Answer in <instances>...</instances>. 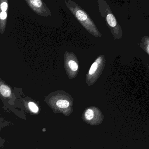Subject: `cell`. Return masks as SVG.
<instances>
[{
	"mask_svg": "<svg viewBox=\"0 0 149 149\" xmlns=\"http://www.w3.org/2000/svg\"><path fill=\"white\" fill-rule=\"evenodd\" d=\"M138 45L147 54L149 55V37L148 36H144L141 37L140 42Z\"/></svg>",
	"mask_w": 149,
	"mask_h": 149,
	"instance_id": "8992f818",
	"label": "cell"
},
{
	"mask_svg": "<svg viewBox=\"0 0 149 149\" xmlns=\"http://www.w3.org/2000/svg\"><path fill=\"white\" fill-rule=\"evenodd\" d=\"M56 104L59 108L64 109V108H68V107H69L70 103L67 100L61 99V100H58L56 102Z\"/></svg>",
	"mask_w": 149,
	"mask_h": 149,
	"instance_id": "52a82bcc",
	"label": "cell"
},
{
	"mask_svg": "<svg viewBox=\"0 0 149 149\" xmlns=\"http://www.w3.org/2000/svg\"><path fill=\"white\" fill-rule=\"evenodd\" d=\"M99 12L100 15L105 19L106 25L109 28L115 40L122 39L123 35L122 28L118 24L109 5L104 0H98Z\"/></svg>",
	"mask_w": 149,
	"mask_h": 149,
	"instance_id": "7a4b0ae2",
	"label": "cell"
},
{
	"mask_svg": "<svg viewBox=\"0 0 149 149\" xmlns=\"http://www.w3.org/2000/svg\"><path fill=\"white\" fill-rule=\"evenodd\" d=\"M106 64L105 56L99 55L94 62L86 75V83L88 86L94 84L100 77L104 71Z\"/></svg>",
	"mask_w": 149,
	"mask_h": 149,
	"instance_id": "3957f363",
	"label": "cell"
},
{
	"mask_svg": "<svg viewBox=\"0 0 149 149\" xmlns=\"http://www.w3.org/2000/svg\"><path fill=\"white\" fill-rule=\"evenodd\" d=\"M64 68L69 79H73L79 73V61L76 56L73 52L66 51L64 56Z\"/></svg>",
	"mask_w": 149,
	"mask_h": 149,
	"instance_id": "277c9868",
	"label": "cell"
},
{
	"mask_svg": "<svg viewBox=\"0 0 149 149\" xmlns=\"http://www.w3.org/2000/svg\"><path fill=\"white\" fill-rule=\"evenodd\" d=\"M85 116L87 120H91L94 117V112L93 111L90 109L87 110L85 112Z\"/></svg>",
	"mask_w": 149,
	"mask_h": 149,
	"instance_id": "9c48e42d",
	"label": "cell"
},
{
	"mask_svg": "<svg viewBox=\"0 0 149 149\" xmlns=\"http://www.w3.org/2000/svg\"><path fill=\"white\" fill-rule=\"evenodd\" d=\"M65 3L69 11L87 32L95 37H102V34L94 21L80 6L72 0H65Z\"/></svg>",
	"mask_w": 149,
	"mask_h": 149,
	"instance_id": "6da1fadb",
	"label": "cell"
},
{
	"mask_svg": "<svg viewBox=\"0 0 149 149\" xmlns=\"http://www.w3.org/2000/svg\"><path fill=\"white\" fill-rule=\"evenodd\" d=\"M29 107L31 111L34 113H37L39 111L38 106L33 102H29L28 104Z\"/></svg>",
	"mask_w": 149,
	"mask_h": 149,
	"instance_id": "ba28073f",
	"label": "cell"
},
{
	"mask_svg": "<svg viewBox=\"0 0 149 149\" xmlns=\"http://www.w3.org/2000/svg\"><path fill=\"white\" fill-rule=\"evenodd\" d=\"M7 18V13L6 12H0V20L5 21Z\"/></svg>",
	"mask_w": 149,
	"mask_h": 149,
	"instance_id": "8fae6325",
	"label": "cell"
},
{
	"mask_svg": "<svg viewBox=\"0 0 149 149\" xmlns=\"http://www.w3.org/2000/svg\"><path fill=\"white\" fill-rule=\"evenodd\" d=\"M26 2L34 12L42 16L51 15V13L45 3L40 0L27 1Z\"/></svg>",
	"mask_w": 149,
	"mask_h": 149,
	"instance_id": "5b68a950",
	"label": "cell"
},
{
	"mask_svg": "<svg viewBox=\"0 0 149 149\" xmlns=\"http://www.w3.org/2000/svg\"><path fill=\"white\" fill-rule=\"evenodd\" d=\"M8 8V4L6 1H3L0 4V9L2 12H6Z\"/></svg>",
	"mask_w": 149,
	"mask_h": 149,
	"instance_id": "30bf717a",
	"label": "cell"
}]
</instances>
